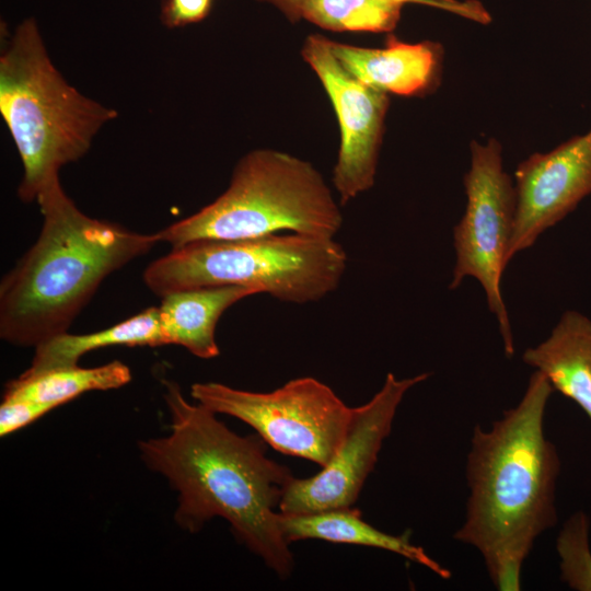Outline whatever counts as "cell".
I'll list each match as a JSON object with an SVG mask.
<instances>
[{"mask_svg":"<svg viewBox=\"0 0 591 591\" xmlns=\"http://www.w3.org/2000/svg\"><path fill=\"white\" fill-rule=\"evenodd\" d=\"M278 522L289 544L302 540H321L384 549L428 568L442 579L451 577V572L422 547L413 544L409 532L402 535L382 532L366 522L361 512L352 507L310 513L279 512Z\"/></svg>","mask_w":591,"mask_h":591,"instance_id":"obj_13","label":"cell"},{"mask_svg":"<svg viewBox=\"0 0 591 591\" xmlns=\"http://www.w3.org/2000/svg\"><path fill=\"white\" fill-rule=\"evenodd\" d=\"M255 289L243 286H213L177 290L162 297L160 311L164 345H179L201 359L219 356L216 327L231 305Z\"/></svg>","mask_w":591,"mask_h":591,"instance_id":"obj_14","label":"cell"},{"mask_svg":"<svg viewBox=\"0 0 591 591\" xmlns=\"http://www.w3.org/2000/svg\"><path fill=\"white\" fill-rule=\"evenodd\" d=\"M171 432L139 444L144 463L163 474L178 493L177 524L194 533L215 517L225 519L236 540L279 578L294 568L278 522L279 505L294 477L266 455L258 436L241 437L216 414L184 397L165 381Z\"/></svg>","mask_w":591,"mask_h":591,"instance_id":"obj_1","label":"cell"},{"mask_svg":"<svg viewBox=\"0 0 591 591\" xmlns=\"http://www.w3.org/2000/svg\"><path fill=\"white\" fill-rule=\"evenodd\" d=\"M428 378L429 373L405 379L387 373L379 392L352 408L343 441L321 471L308 478H292L279 512L310 513L352 507L391 433L402 399L408 390Z\"/></svg>","mask_w":591,"mask_h":591,"instance_id":"obj_9","label":"cell"},{"mask_svg":"<svg viewBox=\"0 0 591 591\" xmlns=\"http://www.w3.org/2000/svg\"><path fill=\"white\" fill-rule=\"evenodd\" d=\"M151 346L164 345L159 308L151 306L108 328L82 335H56L35 347L31 366L25 373H39L48 370L78 366L85 354L108 346Z\"/></svg>","mask_w":591,"mask_h":591,"instance_id":"obj_16","label":"cell"},{"mask_svg":"<svg viewBox=\"0 0 591 591\" xmlns=\"http://www.w3.org/2000/svg\"><path fill=\"white\" fill-rule=\"evenodd\" d=\"M190 394L215 414L244 421L273 449L321 467L343 441L352 413L329 386L311 376L266 393L195 383Z\"/></svg>","mask_w":591,"mask_h":591,"instance_id":"obj_7","label":"cell"},{"mask_svg":"<svg viewBox=\"0 0 591 591\" xmlns=\"http://www.w3.org/2000/svg\"><path fill=\"white\" fill-rule=\"evenodd\" d=\"M212 0H163L160 19L167 27H179L204 20Z\"/></svg>","mask_w":591,"mask_h":591,"instance_id":"obj_21","label":"cell"},{"mask_svg":"<svg viewBox=\"0 0 591 591\" xmlns=\"http://www.w3.org/2000/svg\"><path fill=\"white\" fill-rule=\"evenodd\" d=\"M514 177L509 262L591 194V128L548 152L531 154L518 165Z\"/></svg>","mask_w":591,"mask_h":591,"instance_id":"obj_11","label":"cell"},{"mask_svg":"<svg viewBox=\"0 0 591 591\" xmlns=\"http://www.w3.org/2000/svg\"><path fill=\"white\" fill-rule=\"evenodd\" d=\"M522 361L546 376L554 391L575 402L591 421V320L565 312L551 335L528 348Z\"/></svg>","mask_w":591,"mask_h":591,"instance_id":"obj_15","label":"cell"},{"mask_svg":"<svg viewBox=\"0 0 591 591\" xmlns=\"http://www.w3.org/2000/svg\"><path fill=\"white\" fill-rule=\"evenodd\" d=\"M0 113L23 165V201L82 158L97 131L117 117L113 108L70 85L48 56L37 23L24 20L0 56Z\"/></svg>","mask_w":591,"mask_h":591,"instance_id":"obj_4","label":"cell"},{"mask_svg":"<svg viewBox=\"0 0 591 591\" xmlns=\"http://www.w3.org/2000/svg\"><path fill=\"white\" fill-rule=\"evenodd\" d=\"M409 3L425 4L437 9L445 10L463 18L473 20L479 23L490 22V16L487 10L480 2L474 0L457 1V0H407Z\"/></svg>","mask_w":591,"mask_h":591,"instance_id":"obj_22","label":"cell"},{"mask_svg":"<svg viewBox=\"0 0 591 591\" xmlns=\"http://www.w3.org/2000/svg\"><path fill=\"white\" fill-rule=\"evenodd\" d=\"M341 225L340 207L312 163L287 152L256 149L236 163L223 194L157 234L176 248L196 241L253 239L283 230L334 239Z\"/></svg>","mask_w":591,"mask_h":591,"instance_id":"obj_5","label":"cell"},{"mask_svg":"<svg viewBox=\"0 0 591 591\" xmlns=\"http://www.w3.org/2000/svg\"><path fill=\"white\" fill-rule=\"evenodd\" d=\"M471 165L463 178L467 204L453 229L455 265L450 289L464 278H475L484 288L488 309L495 314L506 355L514 352L513 336L501 294V277L509 259L514 227L515 190L503 171L502 148L495 138L471 142Z\"/></svg>","mask_w":591,"mask_h":591,"instance_id":"obj_8","label":"cell"},{"mask_svg":"<svg viewBox=\"0 0 591 591\" xmlns=\"http://www.w3.org/2000/svg\"><path fill=\"white\" fill-rule=\"evenodd\" d=\"M407 0H306L302 19L332 32H391Z\"/></svg>","mask_w":591,"mask_h":591,"instance_id":"obj_18","label":"cell"},{"mask_svg":"<svg viewBox=\"0 0 591 591\" xmlns=\"http://www.w3.org/2000/svg\"><path fill=\"white\" fill-rule=\"evenodd\" d=\"M301 55L320 79L337 116L340 144L333 184L340 205H346L374 185L389 94L348 71L321 34L305 38Z\"/></svg>","mask_w":591,"mask_h":591,"instance_id":"obj_10","label":"cell"},{"mask_svg":"<svg viewBox=\"0 0 591 591\" xmlns=\"http://www.w3.org/2000/svg\"><path fill=\"white\" fill-rule=\"evenodd\" d=\"M130 379L129 368L117 360L95 368L73 366L33 374L23 372L7 384L3 399H27L55 408L85 392L120 387Z\"/></svg>","mask_w":591,"mask_h":591,"instance_id":"obj_17","label":"cell"},{"mask_svg":"<svg viewBox=\"0 0 591 591\" xmlns=\"http://www.w3.org/2000/svg\"><path fill=\"white\" fill-rule=\"evenodd\" d=\"M36 201L44 217L38 239L0 285V336L25 347L67 332L109 274L161 242L157 233L86 216L59 176Z\"/></svg>","mask_w":591,"mask_h":591,"instance_id":"obj_3","label":"cell"},{"mask_svg":"<svg viewBox=\"0 0 591 591\" xmlns=\"http://www.w3.org/2000/svg\"><path fill=\"white\" fill-rule=\"evenodd\" d=\"M589 529V517L577 511L564 523L556 540L560 579L577 591H591Z\"/></svg>","mask_w":591,"mask_h":591,"instance_id":"obj_19","label":"cell"},{"mask_svg":"<svg viewBox=\"0 0 591 591\" xmlns=\"http://www.w3.org/2000/svg\"><path fill=\"white\" fill-rule=\"evenodd\" d=\"M276 7L291 23L299 22L301 9L306 0H257Z\"/></svg>","mask_w":591,"mask_h":591,"instance_id":"obj_23","label":"cell"},{"mask_svg":"<svg viewBox=\"0 0 591 591\" xmlns=\"http://www.w3.org/2000/svg\"><path fill=\"white\" fill-rule=\"evenodd\" d=\"M334 56L363 83L404 96L431 92L438 84L442 62L439 44L405 43L389 35L382 48L359 47L328 39Z\"/></svg>","mask_w":591,"mask_h":591,"instance_id":"obj_12","label":"cell"},{"mask_svg":"<svg viewBox=\"0 0 591 591\" xmlns=\"http://www.w3.org/2000/svg\"><path fill=\"white\" fill-rule=\"evenodd\" d=\"M54 409L49 405L27 399H3L0 406L1 437L14 432Z\"/></svg>","mask_w":591,"mask_h":591,"instance_id":"obj_20","label":"cell"},{"mask_svg":"<svg viewBox=\"0 0 591 591\" xmlns=\"http://www.w3.org/2000/svg\"><path fill=\"white\" fill-rule=\"evenodd\" d=\"M347 253L334 239L298 233L196 241L152 262L143 281L155 294L213 286H243L289 303L316 302L334 290Z\"/></svg>","mask_w":591,"mask_h":591,"instance_id":"obj_6","label":"cell"},{"mask_svg":"<svg viewBox=\"0 0 591 591\" xmlns=\"http://www.w3.org/2000/svg\"><path fill=\"white\" fill-rule=\"evenodd\" d=\"M554 392L535 370L519 404L490 430L476 426L467 455L466 518L453 537L475 547L499 591H519L535 540L557 521L560 460L544 431Z\"/></svg>","mask_w":591,"mask_h":591,"instance_id":"obj_2","label":"cell"}]
</instances>
